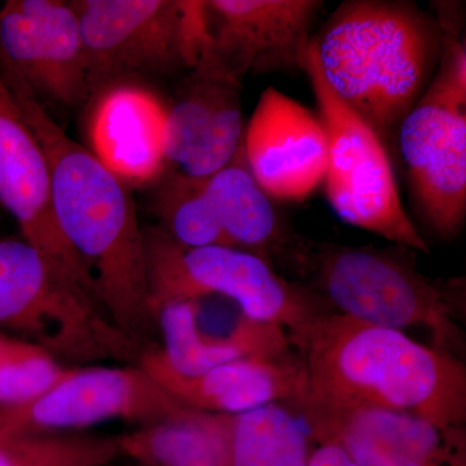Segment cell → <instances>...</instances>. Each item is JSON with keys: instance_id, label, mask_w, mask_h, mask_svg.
<instances>
[{"instance_id": "obj_18", "label": "cell", "mask_w": 466, "mask_h": 466, "mask_svg": "<svg viewBox=\"0 0 466 466\" xmlns=\"http://www.w3.org/2000/svg\"><path fill=\"white\" fill-rule=\"evenodd\" d=\"M198 309V300H173L153 309L158 357L177 375L198 376L238 359L281 357L294 350L284 329L250 319L228 336H210L202 330Z\"/></svg>"}, {"instance_id": "obj_14", "label": "cell", "mask_w": 466, "mask_h": 466, "mask_svg": "<svg viewBox=\"0 0 466 466\" xmlns=\"http://www.w3.org/2000/svg\"><path fill=\"white\" fill-rule=\"evenodd\" d=\"M0 204L16 220L21 238L63 267L92 296L87 272L61 235L52 213L50 177L41 146L2 78Z\"/></svg>"}, {"instance_id": "obj_13", "label": "cell", "mask_w": 466, "mask_h": 466, "mask_svg": "<svg viewBox=\"0 0 466 466\" xmlns=\"http://www.w3.org/2000/svg\"><path fill=\"white\" fill-rule=\"evenodd\" d=\"M254 180L271 200L300 202L323 184L327 168V135L318 115L268 87L242 140Z\"/></svg>"}, {"instance_id": "obj_10", "label": "cell", "mask_w": 466, "mask_h": 466, "mask_svg": "<svg viewBox=\"0 0 466 466\" xmlns=\"http://www.w3.org/2000/svg\"><path fill=\"white\" fill-rule=\"evenodd\" d=\"M0 63L42 106L76 109L90 101L81 24L70 2H5L0 7Z\"/></svg>"}, {"instance_id": "obj_1", "label": "cell", "mask_w": 466, "mask_h": 466, "mask_svg": "<svg viewBox=\"0 0 466 466\" xmlns=\"http://www.w3.org/2000/svg\"><path fill=\"white\" fill-rule=\"evenodd\" d=\"M0 78L41 146L50 177L52 213L87 272L92 297L140 348L158 345L144 229L127 186L90 148L67 137L33 92L2 63Z\"/></svg>"}, {"instance_id": "obj_4", "label": "cell", "mask_w": 466, "mask_h": 466, "mask_svg": "<svg viewBox=\"0 0 466 466\" xmlns=\"http://www.w3.org/2000/svg\"><path fill=\"white\" fill-rule=\"evenodd\" d=\"M417 254L401 245L351 247L299 235L287 269L336 314L401 332L424 328L433 348L460 358L465 279L424 274Z\"/></svg>"}, {"instance_id": "obj_27", "label": "cell", "mask_w": 466, "mask_h": 466, "mask_svg": "<svg viewBox=\"0 0 466 466\" xmlns=\"http://www.w3.org/2000/svg\"><path fill=\"white\" fill-rule=\"evenodd\" d=\"M130 466H137V465H134V464H130Z\"/></svg>"}, {"instance_id": "obj_5", "label": "cell", "mask_w": 466, "mask_h": 466, "mask_svg": "<svg viewBox=\"0 0 466 466\" xmlns=\"http://www.w3.org/2000/svg\"><path fill=\"white\" fill-rule=\"evenodd\" d=\"M443 36L437 72L395 142L412 205L428 231L458 238L466 222V43L455 2L434 3Z\"/></svg>"}, {"instance_id": "obj_23", "label": "cell", "mask_w": 466, "mask_h": 466, "mask_svg": "<svg viewBox=\"0 0 466 466\" xmlns=\"http://www.w3.org/2000/svg\"><path fill=\"white\" fill-rule=\"evenodd\" d=\"M119 458V435L25 433L0 428V466H109Z\"/></svg>"}, {"instance_id": "obj_16", "label": "cell", "mask_w": 466, "mask_h": 466, "mask_svg": "<svg viewBox=\"0 0 466 466\" xmlns=\"http://www.w3.org/2000/svg\"><path fill=\"white\" fill-rule=\"evenodd\" d=\"M157 346L144 349L137 364L177 400L196 410L236 416L271 403L294 407L305 397V368L296 350L281 357L238 359L186 377L159 359Z\"/></svg>"}, {"instance_id": "obj_22", "label": "cell", "mask_w": 466, "mask_h": 466, "mask_svg": "<svg viewBox=\"0 0 466 466\" xmlns=\"http://www.w3.org/2000/svg\"><path fill=\"white\" fill-rule=\"evenodd\" d=\"M152 208L158 228L180 247H229L211 204L207 179L167 167L156 180Z\"/></svg>"}, {"instance_id": "obj_6", "label": "cell", "mask_w": 466, "mask_h": 466, "mask_svg": "<svg viewBox=\"0 0 466 466\" xmlns=\"http://www.w3.org/2000/svg\"><path fill=\"white\" fill-rule=\"evenodd\" d=\"M150 308L173 300L222 297L245 318L275 325L296 339L330 306L306 285L284 278L266 260L231 247L184 248L158 227L144 231Z\"/></svg>"}, {"instance_id": "obj_24", "label": "cell", "mask_w": 466, "mask_h": 466, "mask_svg": "<svg viewBox=\"0 0 466 466\" xmlns=\"http://www.w3.org/2000/svg\"><path fill=\"white\" fill-rule=\"evenodd\" d=\"M75 368L64 366L39 346L15 339L0 359V407L21 406L36 400Z\"/></svg>"}, {"instance_id": "obj_12", "label": "cell", "mask_w": 466, "mask_h": 466, "mask_svg": "<svg viewBox=\"0 0 466 466\" xmlns=\"http://www.w3.org/2000/svg\"><path fill=\"white\" fill-rule=\"evenodd\" d=\"M242 84L227 72L207 39L165 108L167 167L208 179L228 165L244 140Z\"/></svg>"}, {"instance_id": "obj_17", "label": "cell", "mask_w": 466, "mask_h": 466, "mask_svg": "<svg viewBox=\"0 0 466 466\" xmlns=\"http://www.w3.org/2000/svg\"><path fill=\"white\" fill-rule=\"evenodd\" d=\"M87 134L91 149L127 186L156 182L167 170L165 106L137 84L92 97Z\"/></svg>"}, {"instance_id": "obj_15", "label": "cell", "mask_w": 466, "mask_h": 466, "mask_svg": "<svg viewBox=\"0 0 466 466\" xmlns=\"http://www.w3.org/2000/svg\"><path fill=\"white\" fill-rule=\"evenodd\" d=\"M315 446L337 443L359 466H466V433L408 413L359 410L305 421Z\"/></svg>"}, {"instance_id": "obj_11", "label": "cell", "mask_w": 466, "mask_h": 466, "mask_svg": "<svg viewBox=\"0 0 466 466\" xmlns=\"http://www.w3.org/2000/svg\"><path fill=\"white\" fill-rule=\"evenodd\" d=\"M320 0H202L211 52L238 81L305 72Z\"/></svg>"}, {"instance_id": "obj_21", "label": "cell", "mask_w": 466, "mask_h": 466, "mask_svg": "<svg viewBox=\"0 0 466 466\" xmlns=\"http://www.w3.org/2000/svg\"><path fill=\"white\" fill-rule=\"evenodd\" d=\"M315 447L305 422L288 404L232 416L231 466H309Z\"/></svg>"}, {"instance_id": "obj_19", "label": "cell", "mask_w": 466, "mask_h": 466, "mask_svg": "<svg viewBox=\"0 0 466 466\" xmlns=\"http://www.w3.org/2000/svg\"><path fill=\"white\" fill-rule=\"evenodd\" d=\"M207 188L229 247L254 254L275 269L285 267L299 233L285 225L254 180L242 146L228 165L208 177Z\"/></svg>"}, {"instance_id": "obj_7", "label": "cell", "mask_w": 466, "mask_h": 466, "mask_svg": "<svg viewBox=\"0 0 466 466\" xmlns=\"http://www.w3.org/2000/svg\"><path fill=\"white\" fill-rule=\"evenodd\" d=\"M70 3L81 24L90 100L115 86L188 72L205 43L202 0Z\"/></svg>"}, {"instance_id": "obj_20", "label": "cell", "mask_w": 466, "mask_h": 466, "mask_svg": "<svg viewBox=\"0 0 466 466\" xmlns=\"http://www.w3.org/2000/svg\"><path fill=\"white\" fill-rule=\"evenodd\" d=\"M232 416L186 406L119 435L121 458L137 466H231Z\"/></svg>"}, {"instance_id": "obj_3", "label": "cell", "mask_w": 466, "mask_h": 466, "mask_svg": "<svg viewBox=\"0 0 466 466\" xmlns=\"http://www.w3.org/2000/svg\"><path fill=\"white\" fill-rule=\"evenodd\" d=\"M330 91L380 137L394 161L403 119L437 72L434 14L403 0H348L312 38Z\"/></svg>"}, {"instance_id": "obj_25", "label": "cell", "mask_w": 466, "mask_h": 466, "mask_svg": "<svg viewBox=\"0 0 466 466\" xmlns=\"http://www.w3.org/2000/svg\"><path fill=\"white\" fill-rule=\"evenodd\" d=\"M309 466H359L337 443L318 444L312 451Z\"/></svg>"}, {"instance_id": "obj_26", "label": "cell", "mask_w": 466, "mask_h": 466, "mask_svg": "<svg viewBox=\"0 0 466 466\" xmlns=\"http://www.w3.org/2000/svg\"><path fill=\"white\" fill-rule=\"evenodd\" d=\"M15 339L7 336V334L0 332V359H2L3 355L7 352V350L11 348L12 343H14Z\"/></svg>"}, {"instance_id": "obj_2", "label": "cell", "mask_w": 466, "mask_h": 466, "mask_svg": "<svg viewBox=\"0 0 466 466\" xmlns=\"http://www.w3.org/2000/svg\"><path fill=\"white\" fill-rule=\"evenodd\" d=\"M290 342L305 368V397L291 407L303 421L385 410L465 426L466 368L455 355L336 312Z\"/></svg>"}, {"instance_id": "obj_8", "label": "cell", "mask_w": 466, "mask_h": 466, "mask_svg": "<svg viewBox=\"0 0 466 466\" xmlns=\"http://www.w3.org/2000/svg\"><path fill=\"white\" fill-rule=\"evenodd\" d=\"M305 73L327 135L323 184L334 213L346 225L379 236L389 244L429 254V245L401 202L392 158L375 131L330 91L309 45Z\"/></svg>"}, {"instance_id": "obj_9", "label": "cell", "mask_w": 466, "mask_h": 466, "mask_svg": "<svg viewBox=\"0 0 466 466\" xmlns=\"http://www.w3.org/2000/svg\"><path fill=\"white\" fill-rule=\"evenodd\" d=\"M186 406L139 364L76 367L36 400L0 407V428L25 433H70L109 420L140 426Z\"/></svg>"}]
</instances>
